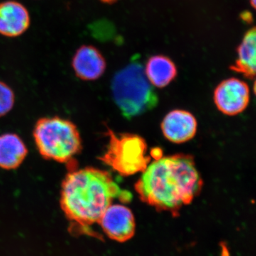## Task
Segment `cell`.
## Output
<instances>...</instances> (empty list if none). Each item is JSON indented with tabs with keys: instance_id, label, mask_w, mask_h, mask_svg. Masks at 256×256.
Here are the masks:
<instances>
[{
	"instance_id": "obj_17",
	"label": "cell",
	"mask_w": 256,
	"mask_h": 256,
	"mask_svg": "<svg viewBox=\"0 0 256 256\" xmlns=\"http://www.w3.org/2000/svg\"><path fill=\"white\" fill-rule=\"evenodd\" d=\"M250 4H252V8L254 9L256 8V0H250Z\"/></svg>"
},
{
	"instance_id": "obj_13",
	"label": "cell",
	"mask_w": 256,
	"mask_h": 256,
	"mask_svg": "<svg viewBox=\"0 0 256 256\" xmlns=\"http://www.w3.org/2000/svg\"><path fill=\"white\" fill-rule=\"evenodd\" d=\"M234 72L242 74L248 79H254L256 70V28L246 33L237 50V60L230 67Z\"/></svg>"
},
{
	"instance_id": "obj_14",
	"label": "cell",
	"mask_w": 256,
	"mask_h": 256,
	"mask_svg": "<svg viewBox=\"0 0 256 256\" xmlns=\"http://www.w3.org/2000/svg\"><path fill=\"white\" fill-rule=\"evenodd\" d=\"M15 104V95L12 89L5 82H0V118L12 110Z\"/></svg>"
},
{
	"instance_id": "obj_8",
	"label": "cell",
	"mask_w": 256,
	"mask_h": 256,
	"mask_svg": "<svg viewBox=\"0 0 256 256\" xmlns=\"http://www.w3.org/2000/svg\"><path fill=\"white\" fill-rule=\"evenodd\" d=\"M72 66L79 79L84 82H94L104 75L107 62L96 47L82 45L76 50L72 58Z\"/></svg>"
},
{
	"instance_id": "obj_15",
	"label": "cell",
	"mask_w": 256,
	"mask_h": 256,
	"mask_svg": "<svg viewBox=\"0 0 256 256\" xmlns=\"http://www.w3.org/2000/svg\"><path fill=\"white\" fill-rule=\"evenodd\" d=\"M242 20H244L245 22L252 23V14L250 12H244L242 13V16H240Z\"/></svg>"
},
{
	"instance_id": "obj_3",
	"label": "cell",
	"mask_w": 256,
	"mask_h": 256,
	"mask_svg": "<svg viewBox=\"0 0 256 256\" xmlns=\"http://www.w3.org/2000/svg\"><path fill=\"white\" fill-rule=\"evenodd\" d=\"M112 96L124 118L131 120L154 110L159 102L154 87L139 57L121 69L112 79Z\"/></svg>"
},
{
	"instance_id": "obj_2",
	"label": "cell",
	"mask_w": 256,
	"mask_h": 256,
	"mask_svg": "<svg viewBox=\"0 0 256 256\" xmlns=\"http://www.w3.org/2000/svg\"><path fill=\"white\" fill-rule=\"evenodd\" d=\"M203 185L193 156L181 154L161 156L148 165L134 188L144 203L178 216L200 194Z\"/></svg>"
},
{
	"instance_id": "obj_7",
	"label": "cell",
	"mask_w": 256,
	"mask_h": 256,
	"mask_svg": "<svg viewBox=\"0 0 256 256\" xmlns=\"http://www.w3.org/2000/svg\"><path fill=\"white\" fill-rule=\"evenodd\" d=\"M99 224L108 237L114 242H127L136 234L134 214L124 205H110L102 215Z\"/></svg>"
},
{
	"instance_id": "obj_1",
	"label": "cell",
	"mask_w": 256,
	"mask_h": 256,
	"mask_svg": "<svg viewBox=\"0 0 256 256\" xmlns=\"http://www.w3.org/2000/svg\"><path fill=\"white\" fill-rule=\"evenodd\" d=\"M132 193L122 190L108 172L94 168L72 170L62 183L60 204L74 234L94 236L92 228L99 224L114 200L130 203Z\"/></svg>"
},
{
	"instance_id": "obj_5",
	"label": "cell",
	"mask_w": 256,
	"mask_h": 256,
	"mask_svg": "<svg viewBox=\"0 0 256 256\" xmlns=\"http://www.w3.org/2000/svg\"><path fill=\"white\" fill-rule=\"evenodd\" d=\"M109 142L104 154L100 158L102 163L110 166L122 176L143 172L150 162L146 156L148 144L138 134H118L108 129Z\"/></svg>"
},
{
	"instance_id": "obj_12",
	"label": "cell",
	"mask_w": 256,
	"mask_h": 256,
	"mask_svg": "<svg viewBox=\"0 0 256 256\" xmlns=\"http://www.w3.org/2000/svg\"><path fill=\"white\" fill-rule=\"evenodd\" d=\"M144 72L152 85L158 88L168 86L178 74L174 62L162 55L150 57L144 66Z\"/></svg>"
},
{
	"instance_id": "obj_6",
	"label": "cell",
	"mask_w": 256,
	"mask_h": 256,
	"mask_svg": "<svg viewBox=\"0 0 256 256\" xmlns=\"http://www.w3.org/2000/svg\"><path fill=\"white\" fill-rule=\"evenodd\" d=\"M250 98L248 85L236 78L226 79L220 82L214 95L217 108L228 116L242 114L248 106Z\"/></svg>"
},
{
	"instance_id": "obj_16",
	"label": "cell",
	"mask_w": 256,
	"mask_h": 256,
	"mask_svg": "<svg viewBox=\"0 0 256 256\" xmlns=\"http://www.w3.org/2000/svg\"><path fill=\"white\" fill-rule=\"evenodd\" d=\"M100 1L102 2L104 4H112L114 3L117 2L119 0H100Z\"/></svg>"
},
{
	"instance_id": "obj_4",
	"label": "cell",
	"mask_w": 256,
	"mask_h": 256,
	"mask_svg": "<svg viewBox=\"0 0 256 256\" xmlns=\"http://www.w3.org/2000/svg\"><path fill=\"white\" fill-rule=\"evenodd\" d=\"M34 138L40 154L57 162H70L82 149L76 126L60 117L40 119L35 126Z\"/></svg>"
},
{
	"instance_id": "obj_9",
	"label": "cell",
	"mask_w": 256,
	"mask_h": 256,
	"mask_svg": "<svg viewBox=\"0 0 256 256\" xmlns=\"http://www.w3.org/2000/svg\"><path fill=\"white\" fill-rule=\"evenodd\" d=\"M30 26L31 16L24 5L15 0L0 3V35L18 38L24 34Z\"/></svg>"
},
{
	"instance_id": "obj_11",
	"label": "cell",
	"mask_w": 256,
	"mask_h": 256,
	"mask_svg": "<svg viewBox=\"0 0 256 256\" xmlns=\"http://www.w3.org/2000/svg\"><path fill=\"white\" fill-rule=\"evenodd\" d=\"M28 154V148L18 134L8 133L0 136V168L18 169Z\"/></svg>"
},
{
	"instance_id": "obj_10",
	"label": "cell",
	"mask_w": 256,
	"mask_h": 256,
	"mask_svg": "<svg viewBox=\"0 0 256 256\" xmlns=\"http://www.w3.org/2000/svg\"><path fill=\"white\" fill-rule=\"evenodd\" d=\"M198 124L196 118L185 110H176L166 114L162 124V130L170 142L175 144L191 140L196 136Z\"/></svg>"
}]
</instances>
